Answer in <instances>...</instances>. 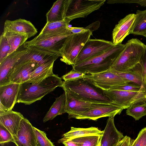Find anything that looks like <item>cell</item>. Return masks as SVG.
Wrapping results in <instances>:
<instances>
[{
  "label": "cell",
  "instance_id": "obj_16",
  "mask_svg": "<svg viewBox=\"0 0 146 146\" xmlns=\"http://www.w3.org/2000/svg\"><path fill=\"white\" fill-rule=\"evenodd\" d=\"M64 90L66 96L65 110L68 114L69 119L87 111L90 109L93 102L83 100L66 90Z\"/></svg>",
  "mask_w": 146,
  "mask_h": 146
},
{
  "label": "cell",
  "instance_id": "obj_22",
  "mask_svg": "<svg viewBox=\"0 0 146 146\" xmlns=\"http://www.w3.org/2000/svg\"><path fill=\"white\" fill-rule=\"evenodd\" d=\"M103 131L97 127H91L88 128H77L72 127L69 131L64 134L62 138L58 140V143L73 139L85 136L99 135L102 136Z\"/></svg>",
  "mask_w": 146,
  "mask_h": 146
},
{
  "label": "cell",
  "instance_id": "obj_38",
  "mask_svg": "<svg viewBox=\"0 0 146 146\" xmlns=\"http://www.w3.org/2000/svg\"><path fill=\"white\" fill-rule=\"evenodd\" d=\"M131 146H146V127L142 129Z\"/></svg>",
  "mask_w": 146,
  "mask_h": 146
},
{
  "label": "cell",
  "instance_id": "obj_37",
  "mask_svg": "<svg viewBox=\"0 0 146 146\" xmlns=\"http://www.w3.org/2000/svg\"><path fill=\"white\" fill-rule=\"evenodd\" d=\"M13 137L10 131L3 125L0 123V143L13 142Z\"/></svg>",
  "mask_w": 146,
  "mask_h": 146
},
{
  "label": "cell",
  "instance_id": "obj_11",
  "mask_svg": "<svg viewBox=\"0 0 146 146\" xmlns=\"http://www.w3.org/2000/svg\"><path fill=\"white\" fill-rule=\"evenodd\" d=\"M115 45L110 41L90 38L85 44L77 56L74 65L103 54Z\"/></svg>",
  "mask_w": 146,
  "mask_h": 146
},
{
  "label": "cell",
  "instance_id": "obj_36",
  "mask_svg": "<svg viewBox=\"0 0 146 146\" xmlns=\"http://www.w3.org/2000/svg\"><path fill=\"white\" fill-rule=\"evenodd\" d=\"M128 83L121 86L114 87L110 90H116L131 92H138L146 90L143 86L135 84Z\"/></svg>",
  "mask_w": 146,
  "mask_h": 146
},
{
  "label": "cell",
  "instance_id": "obj_33",
  "mask_svg": "<svg viewBox=\"0 0 146 146\" xmlns=\"http://www.w3.org/2000/svg\"><path fill=\"white\" fill-rule=\"evenodd\" d=\"M36 140V146H54L47 137L44 132L33 127Z\"/></svg>",
  "mask_w": 146,
  "mask_h": 146
},
{
  "label": "cell",
  "instance_id": "obj_5",
  "mask_svg": "<svg viewBox=\"0 0 146 146\" xmlns=\"http://www.w3.org/2000/svg\"><path fill=\"white\" fill-rule=\"evenodd\" d=\"M106 0H64L62 16L69 25L73 20L85 17L92 12L99 9Z\"/></svg>",
  "mask_w": 146,
  "mask_h": 146
},
{
  "label": "cell",
  "instance_id": "obj_40",
  "mask_svg": "<svg viewBox=\"0 0 146 146\" xmlns=\"http://www.w3.org/2000/svg\"><path fill=\"white\" fill-rule=\"evenodd\" d=\"M133 140L130 137L126 135L116 146H131Z\"/></svg>",
  "mask_w": 146,
  "mask_h": 146
},
{
  "label": "cell",
  "instance_id": "obj_43",
  "mask_svg": "<svg viewBox=\"0 0 146 146\" xmlns=\"http://www.w3.org/2000/svg\"><path fill=\"white\" fill-rule=\"evenodd\" d=\"M97 146H101V141H100V143H99V144Z\"/></svg>",
  "mask_w": 146,
  "mask_h": 146
},
{
  "label": "cell",
  "instance_id": "obj_45",
  "mask_svg": "<svg viewBox=\"0 0 146 146\" xmlns=\"http://www.w3.org/2000/svg\"><path fill=\"white\" fill-rule=\"evenodd\" d=\"M146 38V35L145 36Z\"/></svg>",
  "mask_w": 146,
  "mask_h": 146
},
{
  "label": "cell",
  "instance_id": "obj_29",
  "mask_svg": "<svg viewBox=\"0 0 146 146\" xmlns=\"http://www.w3.org/2000/svg\"><path fill=\"white\" fill-rule=\"evenodd\" d=\"M110 70L113 73L129 83L132 82L134 84L143 86L141 76L137 72L131 69L128 71L123 72Z\"/></svg>",
  "mask_w": 146,
  "mask_h": 146
},
{
  "label": "cell",
  "instance_id": "obj_9",
  "mask_svg": "<svg viewBox=\"0 0 146 146\" xmlns=\"http://www.w3.org/2000/svg\"><path fill=\"white\" fill-rule=\"evenodd\" d=\"M82 78L96 87L105 90L129 83L110 70L96 74H86Z\"/></svg>",
  "mask_w": 146,
  "mask_h": 146
},
{
  "label": "cell",
  "instance_id": "obj_6",
  "mask_svg": "<svg viewBox=\"0 0 146 146\" xmlns=\"http://www.w3.org/2000/svg\"><path fill=\"white\" fill-rule=\"evenodd\" d=\"M71 33L56 32L48 34H39L33 39L26 41L24 44L26 48L34 47L59 54L67 38Z\"/></svg>",
  "mask_w": 146,
  "mask_h": 146
},
{
  "label": "cell",
  "instance_id": "obj_35",
  "mask_svg": "<svg viewBox=\"0 0 146 146\" xmlns=\"http://www.w3.org/2000/svg\"><path fill=\"white\" fill-rule=\"evenodd\" d=\"M99 21L94 22L85 27H69V29L72 33H76L84 32L90 30L92 32L97 30L100 26Z\"/></svg>",
  "mask_w": 146,
  "mask_h": 146
},
{
  "label": "cell",
  "instance_id": "obj_2",
  "mask_svg": "<svg viewBox=\"0 0 146 146\" xmlns=\"http://www.w3.org/2000/svg\"><path fill=\"white\" fill-rule=\"evenodd\" d=\"M125 46L122 44L116 45L103 54L72 66V69L86 74L109 70Z\"/></svg>",
  "mask_w": 146,
  "mask_h": 146
},
{
  "label": "cell",
  "instance_id": "obj_4",
  "mask_svg": "<svg viewBox=\"0 0 146 146\" xmlns=\"http://www.w3.org/2000/svg\"><path fill=\"white\" fill-rule=\"evenodd\" d=\"M145 45L137 38L128 40L110 69L123 72L132 69L139 63Z\"/></svg>",
  "mask_w": 146,
  "mask_h": 146
},
{
  "label": "cell",
  "instance_id": "obj_39",
  "mask_svg": "<svg viewBox=\"0 0 146 146\" xmlns=\"http://www.w3.org/2000/svg\"><path fill=\"white\" fill-rule=\"evenodd\" d=\"M86 74L76 71L73 69L62 76L64 81L71 80L82 78Z\"/></svg>",
  "mask_w": 146,
  "mask_h": 146
},
{
  "label": "cell",
  "instance_id": "obj_26",
  "mask_svg": "<svg viewBox=\"0 0 146 146\" xmlns=\"http://www.w3.org/2000/svg\"><path fill=\"white\" fill-rule=\"evenodd\" d=\"M2 34L6 38L11 46L8 56L23 45L29 38L25 35L12 32L3 31Z\"/></svg>",
  "mask_w": 146,
  "mask_h": 146
},
{
  "label": "cell",
  "instance_id": "obj_18",
  "mask_svg": "<svg viewBox=\"0 0 146 146\" xmlns=\"http://www.w3.org/2000/svg\"><path fill=\"white\" fill-rule=\"evenodd\" d=\"M3 31L25 35L29 38L37 33V29L30 21L21 19L14 21L6 20L4 23Z\"/></svg>",
  "mask_w": 146,
  "mask_h": 146
},
{
  "label": "cell",
  "instance_id": "obj_12",
  "mask_svg": "<svg viewBox=\"0 0 146 146\" xmlns=\"http://www.w3.org/2000/svg\"><path fill=\"white\" fill-rule=\"evenodd\" d=\"M27 51V49L24 47L23 44L8 56L0 63V86L11 83L10 78L15 65Z\"/></svg>",
  "mask_w": 146,
  "mask_h": 146
},
{
  "label": "cell",
  "instance_id": "obj_21",
  "mask_svg": "<svg viewBox=\"0 0 146 146\" xmlns=\"http://www.w3.org/2000/svg\"><path fill=\"white\" fill-rule=\"evenodd\" d=\"M24 118L20 113L12 110L0 111V123L10 131L13 139L17 136L20 122Z\"/></svg>",
  "mask_w": 146,
  "mask_h": 146
},
{
  "label": "cell",
  "instance_id": "obj_25",
  "mask_svg": "<svg viewBox=\"0 0 146 146\" xmlns=\"http://www.w3.org/2000/svg\"><path fill=\"white\" fill-rule=\"evenodd\" d=\"M136 17L131 29L130 34L146 35V9L144 11L137 10Z\"/></svg>",
  "mask_w": 146,
  "mask_h": 146
},
{
  "label": "cell",
  "instance_id": "obj_31",
  "mask_svg": "<svg viewBox=\"0 0 146 146\" xmlns=\"http://www.w3.org/2000/svg\"><path fill=\"white\" fill-rule=\"evenodd\" d=\"M141 76L142 85L146 89V45L139 63L132 69Z\"/></svg>",
  "mask_w": 146,
  "mask_h": 146
},
{
  "label": "cell",
  "instance_id": "obj_17",
  "mask_svg": "<svg viewBox=\"0 0 146 146\" xmlns=\"http://www.w3.org/2000/svg\"><path fill=\"white\" fill-rule=\"evenodd\" d=\"M136 17L135 14H129L121 19L115 25L112 33V42L114 45L121 44L124 39L130 34Z\"/></svg>",
  "mask_w": 146,
  "mask_h": 146
},
{
  "label": "cell",
  "instance_id": "obj_32",
  "mask_svg": "<svg viewBox=\"0 0 146 146\" xmlns=\"http://www.w3.org/2000/svg\"><path fill=\"white\" fill-rule=\"evenodd\" d=\"M101 137L99 135H92L77 138L72 140L79 143L80 146H97Z\"/></svg>",
  "mask_w": 146,
  "mask_h": 146
},
{
  "label": "cell",
  "instance_id": "obj_15",
  "mask_svg": "<svg viewBox=\"0 0 146 146\" xmlns=\"http://www.w3.org/2000/svg\"><path fill=\"white\" fill-rule=\"evenodd\" d=\"M33 127L28 119L23 118L20 122L17 136L13 142L17 146H36Z\"/></svg>",
  "mask_w": 146,
  "mask_h": 146
},
{
  "label": "cell",
  "instance_id": "obj_23",
  "mask_svg": "<svg viewBox=\"0 0 146 146\" xmlns=\"http://www.w3.org/2000/svg\"><path fill=\"white\" fill-rule=\"evenodd\" d=\"M66 100L64 92L60 96L56 98V100L46 113L43 119L44 122L53 119L56 116L66 113L65 107Z\"/></svg>",
  "mask_w": 146,
  "mask_h": 146
},
{
  "label": "cell",
  "instance_id": "obj_7",
  "mask_svg": "<svg viewBox=\"0 0 146 146\" xmlns=\"http://www.w3.org/2000/svg\"><path fill=\"white\" fill-rule=\"evenodd\" d=\"M92 34V32L88 30L70 34L60 50V60L67 65L73 66L77 56Z\"/></svg>",
  "mask_w": 146,
  "mask_h": 146
},
{
  "label": "cell",
  "instance_id": "obj_10",
  "mask_svg": "<svg viewBox=\"0 0 146 146\" xmlns=\"http://www.w3.org/2000/svg\"><path fill=\"white\" fill-rule=\"evenodd\" d=\"M123 110L112 103L93 102L88 111L76 115L72 118L96 121L102 117H114L120 114Z\"/></svg>",
  "mask_w": 146,
  "mask_h": 146
},
{
  "label": "cell",
  "instance_id": "obj_30",
  "mask_svg": "<svg viewBox=\"0 0 146 146\" xmlns=\"http://www.w3.org/2000/svg\"><path fill=\"white\" fill-rule=\"evenodd\" d=\"M133 105L128 108L126 111L127 115L131 116L135 120H138L146 115V102L142 104Z\"/></svg>",
  "mask_w": 146,
  "mask_h": 146
},
{
  "label": "cell",
  "instance_id": "obj_41",
  "mask_svg": "<svg viewBox=\"0 0 146 146\" xmlns=\"http://www.w3.org/2000/svg\"><path fill=\"white\" fill-rule=\"evenodd\" d=\"M62 143L64 146H80L79 143L74 142L72 140L64 141Z\"/></svg>",
  "mask_w": 146,
  "mask_h": 146
},
{
  "label": "cell",
  "instance_id": "obj_8",
  "mask_svg": "<svg viewBox=\"0 0 146 146\" xmlns=\"http://www.w3.org/2000/svg\"><path fill=\"white\" fill-rule=\"evenodd\" d=\"M112 103L121 108L127 109L131 106L145 102L146 90L131 92L116 90H102Z\"/></svg>",
  "mask_w": 146,
  "mask_h": 146
},
{
  "label": "cell",
  "instance_id": "obj_13",
  "mask_svg": "<svg viewBox=\"0 0 146 146\" xmlns=\"http://www.w3.org/2000/svg\"><path fill=\"white\" fill-rule=\"evenodd\" d=\"M27 48L26 53L17 61L14 67L29 61L35 62L39 65L50 61H55L60 56L58 54L34 47Z\"/></svg>",
  "mask_w": 146,
  "mask_h": 146
},
{
  "label": "cell",
  "instance_id": "obj_14",
  "mask_svg": "<svg viewBox=\"0 0 146 146\" xmlns=\"http://www.w3.org/2000/svg\"><path fill=\"white\" fill-rule=\"evenodd\" d=\"M20 84L11 83L0 86V111L12 110L15 104Z\"/></svg>",
  "mask_w": 146,
  "mask_h": 146
},
{
  "label": "cell",
  "instance_id": "obj_20",
  "mask_svg": "<svg viewBox=\"0 0 146 146\" xmlns=\"http://www.w3.org/2000/svg\"><path fill=\"white\" fill-rule=\"evenodd\" d=\"M38 66L35 62L29 61L14 67L10 77V83L21 84L28 81Z\"/></svg>",
  "mask_w": 146,
  "mask_h": 146
},
{
  "label": "cell",
  "instance_id": "obj_42",
  "mask_svg": "<svg viewBox=\"0 0 146 146\" xmlns=\"http://www.w3.org/2000/svg\"><path fill=\"white\" fill-rule=\"evenodd\" d=\"M138 4L142 6H146V0H138Z\"/></svg>",
  "mask_w": 146,
  "mask_h": 146
},
{
  "label": "cell",
  "instance_id": "obj_34",
  "mask_svg": "<svg viewBox=\"0 0 146 146\" xmlns=\"http://www.w3.org/2000/svg\"><path fill=\"white\" fill-rule=\"evenodd\" d=\"M11 46L5 37L2 34L0 40V63L8 56Z\"/></svg>",
  "mask_w": 146,
  "mask_h": 146
},
{
  "label": "cell",
  "instance_id": "obj_24",
  "mask_svg": "<svg viewBox=\"0 0 146 146\" xmlns=\"http://www.w3.org/2000/svg\"><path fill=\"white\" fill-rule=\"evenodd\" d=\"M54 61H50L39 65L32 73L28 81L33 82H38L54 74L53 67Z\"/></svg>",
  "mask_w": 146,
  "mask_h": 146
},
{
  "label": "cell",
  "instance_id": "obj_44",
  "mask_svg": "<svg viewBox=\"0 0 146 146\" xmlns=\"http://www.w3.org/2000/svg\"><path fill=\"white\" fill-rule=\"evenodd\" d=\"M145 97L146 101V92H145Z\"/></svg>",
  "mask_w": 146,
  "mask_h": 146
},
{
  "label": "cell",
  "instance_id": "obj_3",
  "mask_svg": "<svg viewBox=\"0 0 146 146\" xmlns=\"http://www.w3.org/2000/svg\"><path fill=\"white\" fill-rule=\"evenodd\" d=\"M73 95L91 102L112 103L102 90L84 80L82 78L63 82L62 87Z\"/></svg>",
  "mask_w": 146,
  "mask_h": 146
},
{
  "label": "cell",
  "instance_id": "obj_27",
  "mask_svg": "<svg viewBox=\"0 0 146 146\" xmlns=\"http://www.w3.org/2000/svg\"><path fill=\"white\" fill-rule=\"evenodd\" d=\"M69 25L64 19L58 21L46 23L40 34H48L56 32H71L69 29Z\"/></svg>",
  "mask_w": 146,
  "mask_h": 146
},
{
  "label": "cell",
  "instance_id": "obj_28",
  "mask_svg": "<svg viewBox=\"0 0 146 146\" xmlns=\"http://www.w3.org/2000/svg\"><path fill=\"white\" fill-rule=\"evenodd\" d=\"M64 0H58L46 14V22L49 23L63 20L62 16V6Z\"/></svg>",
  "mask_w": 146,
  "mask_h": 146
},
{
  "label": "cell",
  "instance_id": "obj_1",
  "mask_svg": "<svg viewBox=\"0 0 146 146\" xmlns=\"http://www.w3.org/2000/svg\"><path fill=\"white\" fill-rule=\"evenodd\" d=\"M63 83L62 78L54 74L38 82H33L27 81L21 83L16 103L30 105L41 100L57 87H62Z\"/></svg>",
  "mask_w": 146,
  "mask_h": 146
},
{
  "label": "cell",
  "instance_id": "obj_19",
  "mask_svg": "<svg viewBox=\"0 0 146 146\" xmlns=\"http://www.w3.org/2000/svg\"><path fill=\"white\" fill-rule=\"evenodd\" d=\"M114 117H109L101 141V146H116L124 137L122 133L116 128Z\"/></svg>",
  "mask_w": 146,
  "mask_h": 146
}]
</instances>
